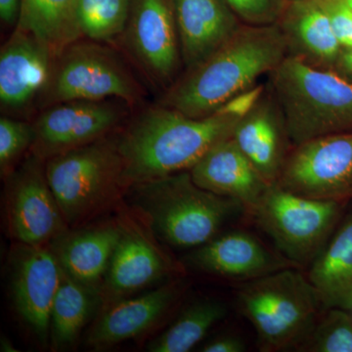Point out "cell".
<instances>
[{
	"mask_svg": "<svg viewBox=\"0 0 352 352\" xmlns=\"http://www.w3.org/2000/svg\"><path fill=\"white\" fill-rule=\"evenodd\" d=\"M327 14L342 48H352V7L346 0H316Z\"/></svg>",
	"mask_w": 352,
	"mask_h": 352,
	"instance_id": "31",
	"label": "cell"
},
{
	"mask_svg": "<svg viewBox=\"0 0 352 352\" xmlns=\"http://www.w3.org/2000/svg\"><path fill=\"white\" fill-rule=\"evenodd\" d=\"M1 351H16V349H14L12 344L9 342L8 340H1Z\"/></svg>",
	"mask_w": 352,
	"mask_h": 352,
	"instance_id": "36",
	"label": "cell"
},
{
	"mask_svg": "<svg viewBox=\"0 0 352 352\" xmlns=\"http://www.w3.org/2000/svg\"><path fill=\"white\" fill-rule=\"evenodd\" d=\"M6 182V226L11 238L21 244L46 245L68 231L46 177L45 162L30 153Z\"/></svg>",
	"mask_w": 352,
	"mask_h": 352,
	"instance_id": "11",
	"label": "cell"
},
{
	"mask_svg": "<svg viewBox=\"0 0 352 352\" xmlns=\"http://www.w3.org/2000/svg\"><path fill=\"white\" fill-rule=\"evenodd\" d=\"M245 351L244 342L234 336H226L208 342L201 349L203 352H243Z\"/></svg>",
	"mask_w": 352,
	"mask_h": 352,
	"instance_id": "33",
	"label": "cell"
},
{
	"mask_svg": "<svg viewBox=\"0 0 352 352\" xmlns=\"http://www.w3.org/2000/svg\"><path fill=\"white\" fill-rule=\"evenodd\" d=\"M286 57L276 24H243L214 55L183 72L159 104L195 119L210 117L232 97L258 85Z\"/></svg>",
	"mask_w": 352,
	"mask_h": 352,
	"instance_id": "2",
	"label": "cell"
},
{
	"mask_svg": "<svg viewBox=\"0 0 352 352\" xmlns=\"http://www.w3.org/2000/svg\"><path fill=\"white\" fill-rule=\"evenodd\" d=\"M232 138L264 179L276 183L294 146L283 111L267 80L263 96L238 122Z\"/></svg>",
	"mask_w": 352,
	"mask_h": 352,
	"instance_id": "16",
	"label": "cell"
},
{
	"mask_svg": "<svg viewBox=\"0 0 352 352\" xmlns=\"http://www.w3.org/2000/svg\"><path fill=\"white\" fill-rule=\"evenodd\" d=\"M118 222L120 240L100 291L105 308L157 283L173 271L170 259L145 228V219L124 212Z\"/></svg>",
	"mask_w": 352,
	"mask_h": 352,
	"instance_id": "13",
	"label": "cell"
},
{
	"mask_svg": "<svg viewBox=\"0 0 352 352\" xmlns=\"http://www.w3.org/2000/svg\"><path fill=\"white\" fill-rule=\"evenodd\" d=\"M288 259L272 254L252 234L242 230L223 234L197 248L190 263L203 272L230 279H258L289 267Z\"/></svg>",
	"mask_w": 352,
	"mask_h": 352,
	"instance_id": "19",
	"label": "cell"
},
{
	"mask_svg": "<svg viewBox=\"0 0 352 352\" xmlns=\"http://www.w3.org/2000/svg\"><path fill=\"white\" fill-rule=\"evenodd\" d=\"M21 0H0V19L7 27H17Z\"/></svg>",
	"mask_w": 352,
	"mask_h": 352,
	"instance_id": "34",
	"label": "cell"
},
{
	"mask_svg": "<svg viewBox=\"0 0 352 352\" xmlns=\"http://www.w3.org/2000/svg\"><path fill=\"white\" fill-rule=\"evenodd\" d=\"M347 1V3L349 4V6H351L352 7V0H346Z\"/></svg>",
	"mask_w": 352,
	"mask_h": 352,
	"instance_id": "37",
	"label": "cell"
},
{
	"mask_svg": "<svg viewBox=\"0 0 352 352\" xmlns=\"http://www.w3.org/2000/svg\"><path fill=\"white\" fill-rule=\"evenodd\" d=\"M45 173L69 226L107 210L126 190L117 132L46 160Z\"/></svg>",
	"mask_w": 352,
	"mask_h": 352,
	"instance_id": "6",
	"label": "cell"
},
{
	"mask_svg": "<svg viewBox=\"0 0 352 352\" xmlns=\"http://www.w3.org/2000/svg\"><path fill=\"white\" fill-rule=\"evenodd\" d=\"M120 43L148 82L166 91L183 63L175 0H131Z\"/></svg>",
	"mask_w": 352,
	"mask_h": 352,
	"instance_id": "9",
	"label": "cell"
},
{
	"mask_svg": "<svg viewBox=\"0 0 352 352\" xmlns=\"http://www.w3.org/2000/svg\"><path fill=\"white\" fill-rule=\"evenodd\" d=\"M346 204L307 198L273 183L251 212L285 258L305 265L332 237Z\"/></svg>",
	"mask_w": 352,
	"mask_h": 352,
	"instance_id": "8",
	"label": "cell"
},
{
	"mask_svg": "<svg viewBox=\"0 0 352 352\" xmlns=\"http://www.w3.org/2000/svg\"><path fill=\"white\" fill-rule=\"evenodd\" d=\"M265 88L266 82H259L254 87L249 88L232 97L219 111L230 113L242 119L256 105L261 97L263 96V92L265 91Z\"/></svg>",
	"mask_w": 352,
	"mask_h": 352,
	"instance_id": "32",
	"label": "cell"
},
{
	"mask_svg": "<svg viewBox=\"0 0 352 352\" xmlns=\"http://www.w3.org/2000/svg\"><path fill=\"white\" fill-rule=\"evenodd\" d=\"M333 71L352 82V48H342Z\"/></svg>",
	"mask_w": 352,
	"mask_h": 352,
	"instance_id": "35",
	"label": "cell"
},
{
	"mask_svg": "<svg viewBox=\"0 0 352 352\" xmlns=\"http://www.w3.org/2000/svg\"><path fill=\"white\" fill-rule=\"evenodd\" d=\"M276 25L283 36L287 57L312 68H335L342 47L316 0H286Z\"/></svg>",
	"mask_w": 352,
	"mask_h": 352,
	"instance_id": "18",
	"label": "cell"
},
{
	"mask_svg": "<svg viewBox=\"0 0 352 352\" xmlns=\"http://www.w3.org/2000/svg\"><path fill=\"white\" fill-rule=\"evenodd\" d=\"M76 4L78 0H21L15 29L31 32L57 57L67 46L82 38Z\"/></svg>",
	"mask_w": 352,
	"mask_h": 352,
	"instance_id": "24",
	"label": "cell"
},
{
	"mask_svg": "<svg viewBox=\"0 0 352 352\" xmlns=\"http://www.w3.org/2000/svg\"><path fill=\"white\" fill-rule=\"evenodd\" d=\"M131 0H78L76 15L82 38L111 43L126 29Z\"/></svg>",
	"mask_w": 352,
	"mask_h": 352,
	"instance_id": "27",
	"label": "cell"
},
{
	"mask_svg": "<svg viewBox=\"0 0 352 352\" xmlns=\"http://www.w3.org/2000/svg\"><path fill=\"white\" fill-rule=\"evenodd\" d=\"M194 182L252 210L270 187L232 136L214 145L189 170Z\"/></svg>",
	"mask_w": 352,
	"mask_h": 352,
	"instance_id": "20",
	"label": "cell"
},
{
	"mask_svg": "<svg viewBox=\"0 0 352 352\" xmlns=\"http://www.w3.org/2000/svg\"><path fill=\"white\" fill-rule=\"evenodd\" d=\"M10 267L14 305L21 318L46 344L51 308L61 283V266L51 248L18 243Z\"/></svg>",
	"mask_w": 352,
	"mask_h": 352,
	"instance_id": "14",
	"label": "cell"
},
{
	"mask_svg": "<svg viewBox=\"0 0 352 352\" xmlns=\"http://www.w3.org/2000/svg\"><path fill=\"white\" fill-rule=\"evenodd\" d=\"M349 311L342 308L326 309L298 349L310 352H352V314Z\"/></svg>",
	"mask_w": 352,
	"mask_h": 352,
	"instance_id": "28",
	"label": "cell"
},
{
	"mask_svg": "<svg viewBox=\"0 0 352 352\" xmlns=\"http://www.w3.org/2000/svg\"><path fill=\"white\" fill-rule=\"evenodd\" d=\"M317 200L352 199V132L332 134L295 146L276 182Z\"/></svg>",
	"mask_w": 352,
	"mask_h": 352,
	"instance_id": "12",
	"label": "cell"
},
{
	"mask_svg": "<svg viewBox=\"0 0 352 352\" xmlns=\"http://www.w3.org/2000/svg\"><path fill=\"white\" fill-rule=\"evenodd\" d=\"M133 109L119 98L72 100L43 109L34 126L31 154L50 157L110 135L124 126Z\"/></svg>",
	"mask_w": 352,
	"mask_h": 352,
	"instance_id": "10",
	"label": "cell"
},
{
	"mask_svg": "<svg viewBox=\"0 0 352 352\" xmlns=\"http://www.w3.org/2000/svg\"><path fill=\"white\" fill-rule=\"evenodd\" d=\"M240 120L221 111L195 119L161 104L144 109L117 133L124 188L191 170L214 145L233 136Z\"/></svg>",
	"mask_w": 352,
	"mask_h": 352,
	"instance_id": "1",
	"label": "cell"
},
{
	"mask_svg": "<svg viewBox=\"0 0 352 352\" xmlns=\"http://www.w3.org/2000/svg\"><path fill=\"white\" fill-rule=\"evenodd\" d=\"M100 292L85 286L62 270L61 283L51 308L50 337L55 349L72 346L87 325Z\"/></svg>",
	"mask_w": 352,
	"mask_h": 352,
	"instance_id": "25",
	"label": "cell"
},
{
	"mask_svg": "<svg viewBox=\"0 0 352 352\" xmlns=\"http://www.w3.org/2000/svg\"><path fill=\"white\" fill-rule=\"evenodd\" d=\"M144 95L119 51L108 43L82 38L55 58L36 105L43 110L62 102L119 98L134 108Z\"/></svg>",
	"mask_w": 352,
	"mask_h": 352,
	"instance_id": "7",
	"label": "cell"
},
{
	"mask_svg": "<svg viewBox=\"0 0 352 352\" xmlns=\"http://www.w3.org/2000/svg\"><path fill=\"white\" fill-rule=\"evenodd\" d=\"M243 24H276L286 0H224Z\"/></svg>",
	"mask_w": 352,
	"mask_h": 352,
	"instance_id": "30",
	"label": "cell"
},
{
	"mask_svg": "<svg viewBox=\"0 0 352 352\" xmlns=\"http://www.w3.org/2000/svg\"><path fill=\"white\" fill-rule=\"evenodd\" d=\"M120 236L119 222L67 231L52 243L62 270L85 286L100 292Z\"/></svg>",
	"mask_w": 352,
	"mask_h": 352,
	"instance_id": "22",
	"label": "cell"
},
{
	"mask_svg": "<svg viewBox=\"0 0 352 352\" xmlns=\"http://www.w3.org/2000/svg\"><path fill=\"white\" fill-rule=\"evenodd\" d=\"M34 131L32 122L1 117L0 119V170L2 177H8L15 164L25 152L31 150Z\"/></svg>",
	"mask_w": 352,
	"mask_h": 352,
	"instance_id": "29",
	"label": "cell"
},
{
	"mask_svg": "<svg viewBox=\"0 0 352 352\" xmlns=\"http://www.w3.org/2000/svg\"><path fill=\"white\" fill-rule=\"evenodd\" d=\"M55 55L31 32L15 29L0 50V105L21 112L38 104L50 80Z\"/></svg>",
	"mask_w": 352,
	"mask_h": 352,
	"instance_id": "15",
	"label": "cell"
},
{
	"mask_svg": "<svg viewBox=\"0 0 352 352\" xmlns=\"http://www.w3.org/2000/svg\"><path fill=\"white\" fill-rule=\"evenodd\" d=\"M226 307L217 300H200L187 307L175 323L149 346L152 352H187L226 317Z\"/></svg>",
	"mask_w": 352,
	"mask_h": 352,
	"instance_id": "26",
	"label": "cell"
},
{
	"mask_svg": "<svg viewBox=\"0 0 352 352\" xmlns=\"http://www.w3.org/2000/svg\"><path fill=\"white\" fill-rule=\"evenodd\" d=\"M294 147L312 139L352 132V82L333 69L286 57L267 76Z\"/></svg>",
	"mask_w": 352,
	"mask_h": 352,
	"instance_id": "4",
	"label": "cell"
},
{
	"mask_svg": "<svg viewBox=\"0 0 352 352\" xmlns=\"http://www.w3.org/2000/svg\"><path fill=\"white\" fill-rule=\"evenodd\" d=\"M308 280L324 309L352 311V212L342 219L320 254L311 263Z\"/></svg>",
	"mask_w": 352,
	"mask_h": 352,
	"instance_id": "23",
	"label": "cell"
},
{
	"mask_svg": "<svg viewBox=\"0 0 352 352\" xmlns=\"http://www.w3.org/2000/svg\"><path fill=\"white\" fill-rule=\"evenodd\" d=\"M177 295L176 285L170 284L113 303L90 331L88 344L100 351L138 337L166 314Z\"/></svg>",
	"mask_w": 352,
	"mask_h": 352,
	"instance_id": "21",
	"label": "cell"
},
{
	"mask_svg": "<svg viewBox=\"0 0 352 352\" xmlns=\"http://www.w3.org/2000/svg\"><path fill=\"white\" fill-rule=\"evenodd\" d=\"M129 189L139 214L157 237L183 249L198 248L212 240L245 208L239 201L201 188L189 170L139 183Z\"/></svg>",
	"mask_w": 352,
	"mask_h": 352,
	"instance_id": "3",
	"label": "cell"
},
{
	"mask_svg": "<svg viewBox=\"0 0 352 352\" xmlns=\"http://www.w3.org/2000/svg\"><path fill=\"white\" fill-rule=\"evenodd\" d=\"M183 72L219 50L243 23L224 0H175Z\"/></svg>",
	"mask_w": 352,
	"mask_h": 352,
	"instance_id": "17",
	"label": "cell"
},
{
	"mask_svg": "<svg viewBox=\"0 0 352 352\" xmlns=\"http://www.w3.org/2000/svg\"><path fill=\"white\" fill-rule=\"evenodd\" d=\"M238 303L263 351L300 346L324 309L308 278L291 267L248 281L238 292Z\"/></svg>",
	"mask_w": 352,
	"mask_h": 352,
	"instance_id": "5",
	"label": "cell"
}]
</instances>
